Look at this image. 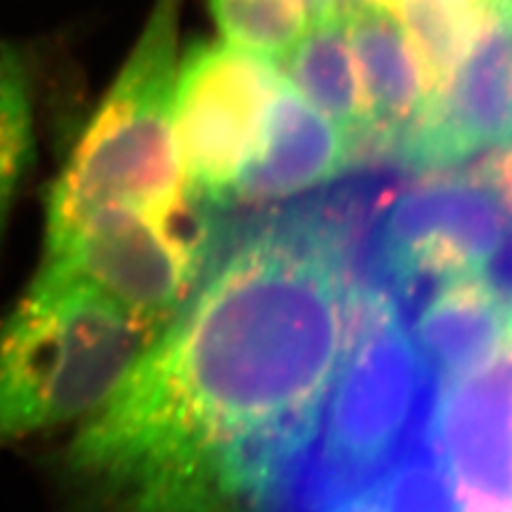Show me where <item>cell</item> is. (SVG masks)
Returning a JSON list of instances; mask_svg holds the SVG:
<instances>
[{
	"label": "cell",
	"mask_w": 512,
	"mask_h": 512,
	"mask_svg": "<svg viewBox=\"0 0 512 512\" xmlns=\"http://www.w3.org/2000/svg\"><path fill=\"white\" fill-rule=\"evenodd\" d=\"M346 246L323 216L244 239L201 276L64 455L84 512H259L346 346Z\"/></svg>",
	"instance_id": "obj_1"
},
{
	"label": "cell",
	"mask_w": 512,
	"mask_h": 512,
	"mask_svg": "<svg viewBox=\"0 0 512 512\" xmlns=\"http://www.w3.org/2000/svg\"><path fill=\"white\" fill-rule=\"evenodd\" d=\"M434 395L402 295L382 278H355L338 370L259 512H303L372 483L427 427Z\"/></svg>",
	"instance_id": "obj_2"
},
{
	"label": "cell",
	"mask_w": 512,
	"mask_h": 512,
	"mask_svg": "<svg viewBox=\"0 0 512 512\" xmlns=\"http://www.w3.org/2000/svg\"><path fill=\"white\" fill-rule=\"evenodd\" d=\"M156 335L86 280L41 263L0 320V451L90 419Z\"/></svg>",
	"instance_id": "obj_3"
},
{
	"label": "cell",
	"mask_w": 512,
	"mask_h": 512,
	"mask_svg": "<svg viewBox=\"0 0 512 512\" xmlns=\"http://www.w3.org/2000/svg\"><path fill=\"white\" fill-rule=\"evenodd\" d=\"M182 0H154L137 43L94 109L45 201V237L96 210L195 216L173 133Z\"/></svg>",
	"instance_id": "obj_4"
},
{
	"label": "cell",
	"mask_w": 512,
	"mask_h": 512,
	"mask_svg": "<svg viewBox=\"0 0 512 512\" xmlns=\"http://www.w3.org/2000/svg\"><path fill=\"white\" fill-rule=\"evenodd\" d=\"M205 239L197 214L171 220L135 207H105L43 237L41 263L71 271L160 331L203 276Z\"/></svg>",
	"instance_id": "obj_5"
},
{
	"label": "cell",
	"mask_w": 512,
	"mask_h": 512,
	"mask_svg": "<svg viewBox=\"0 0 512 512\" xmlns=\"http://www.w3.org/2000/svg\"><path fill=\"white\" fill-rule=\"evenodd\" d=\"M278 82L274 60L231 43L186 47L175 73L173 133L190 203L229 199Z\"/></svg>",
	"instance_id": "obj_6"
},
{
	"label": "cell",
	"mask_w": 512,
	"mask_h": 512,
	"mask_svg": "<svg viewBox=\"0 0 512 512\" xmlns=\"http://www.w3.org/2000/svg\"><path fill=\"white\" fill-rule=\"evenodd\" d=\"M387 199L376 254L380 278L399 295L419 282L478 274L506 246L512 216L483 173L431 171Z\"/></svg>",
	"instance_id": "obj_7"
},
{
	"label": "cell",
	"mask_w": 512,
	"mask_h": 512,
	"mask_svg": "<svg viewBox=\"0 0 512 512\" xmlns=\"http://www.w3.org/2000/svg\"><path fill=\"white\" fill-rule=\"evenodd\" d=\"M512 141V20L487 7L446 82L391 152L393 163L446 171Z\"/></svg>",
	"instance_id": "obj_8"
},
{
	"label": "cell",
	"mask_w": 512,
	"mask_h": 512,
	"mask_svg": "<svg viewBox=\"0 0 512 512\" xmlns=\"http://www.w3.org/2000/svg\"><path fill=\"white\" fill-rule=\"evenodd\" d=\"M427 438L455 512H512V329L476 372L436 382Z\"/></svg>",
	"instance_id": "obj_9"
},
{
	"label": "cell",
	"mask_w": 512,
	"mask_h": 512,
	"mask_svg": "<svg viewBox=\"0 0 512 512\" xmlns=\"http://www.w3.org/2000/svg\"><path fill=\"white\" fill-rule=\"evenodd\" d=\"M355 163L352 139L280 75L227 201L269 205L327 186Z\"/></svg>",
	"instance_id": "obj_10"
},
{
	"label": "cell",
	"mask_w": 512,
	"mask_h": 512,
	"mask_svg": "<svg viewBox=\"0 0 512 512\" xmlns=\"http://www.w3.org/2000/svg\"><path fill=\"white\" fill-rule=\"evenodd\" d=\"M365 99V128L352 141V156L391 158L397 139L419 118L429 86L423 64L393 13L367 3L346 15Z\"/></svg>",
	"instance_id": "obj_11"
},
{
	"label": "cell",
	"mask_w": 512,
	"mask_h": 512,
	"mask_svg": "<svg viewBox=\"0 0 512 512\" xmlns=\"http://www.w3.org/2000/svg\"><path fill=\"white\" fill-rule=\"evenodd\" d=\"M410 329L436 382H455L483 367L506 342L512 295L483 271L446 278Z\"/></svg>",
	"instance_id": "obj_12"
},
{
	"label": "cell",
	"mask_w": 512,
	"mask_h": 512,
	"mask_svg": "<svg viewBox=\"0 0 512 512\" xmlns=\"http://www.w3.org/2000/svg\"><path fill=\"white\" fill-rule=\"evenodd\" d=\"M280 75L355 141L365 128V99L346 20L316 24L278 60ZM355 158V156H352Z\"/></svg>",
	"instance_id": "obj_13"
},
{
	"label": "cell",
	"mask_w": 512,
	"mask_h": 512,
	"mask_svg": "<svg viewBox=\"0 0 512 512\" xmlns=\"http://www.w3.org/2000/svg\"><path fill=\"white\" fill-rule=\"evenodd\" d=\"M37 156L35 84L22 47L0 41V242Z\"/></svg>",
	"instance_id": "obj_14"
},
{
	"label": "cell",
	"mask_w": 512,
	"mask_h": 512,
	"mask_svg": "<svg viewBox=\"0 0 512 512\" xmlns=\"http://www.w3.org/2000/svg\"><path fill=\"white\" fill-rule=\"evenodd\" d=\"M374 5L391 11L406 30L431 96L468 50L489 0H376Z\"/></svg>",
	"instance_id": "obj_15"
},
{
	"label": "cell",
	"mask_w": 512,
	"mask_h": 512,
	"mask_svg": "<svg viewBox=\"0 0 512 512\" xmlns=\"http://www.w3.org/2000/svg\"><path fill=\"white\" fill-rule=\"evenodd\" d=\"M227 43L263 56L284 58L306 30L301 0H207Z\"/></svg>",
	"instance_id": "obj_16"
},
{
	"label": "cell",
	"mask_w": 512,
	"mask_h": 512,
	"mask_svg": "<svg viewBox=\"0 0 512 512\" xmlns=\"http://www.w3.org/2000/svg\"><path fill=\"white\" fill-rule=\"evenodd\" d=\"M480 173H483L489 184L498 190V195L502 197L512 216V141L508 146L491 152V158L483 165V169H480Z\"/></svg>",
	"instance_id": "obj_17"
},
{
	"label": "cell",
	"mask_w": 512,
	"mask_h": 512,
	"mask_svg": "<svg viewBox=\"0 0 512 512\" xmlns=\"http://www.w3.org/2000/svg\"><path fill=\"white\" fill-rule=\"evenodd\" d=\"M306 22L310 26L346 20L348 0H301Z\"/></svg>",
	"instance_id": "obj_18"
},
{
	"label": "cell",
	"mask_w": 512,
	"mask_h": 512,
	"mask_svg": "<svg viewBox=\"0 0 512 512\" xmlns=\"http://www.w3.org/2000/svg\"><path fill=\"white\" fill-rule=\"evenodd\" d=\"M489 7L498 9L500 13L506 15V18L512 20V0H489Z\"/></svg>",
	"instance_id": "obj_19"
}]
</instances>
